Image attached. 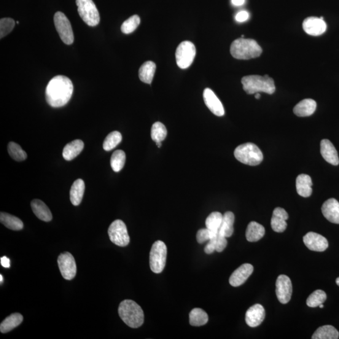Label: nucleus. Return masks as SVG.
<instances>
[{
    "label": "nucleus",
    "mask_w": 339,
    "mask_h": 339,
    "mask_svg": "<svg viewBox=\"0 0 339 339\" xmlns=\"http://www.w3.org/2000/svg\"><path fill=\"white\" fill-rule=\"evenodd\" d=\"M253 270V266L251 264H243L231 274L230 278V285L235 287L241 286L251 275Z\"/></svg>",
    "instance_id": "16"
},
{
    "label": "nucleus",
    "mask_w": 339,
    "mask_h": 339,
    "mask_svg": "<svg viewBox=\"0 0 339 339\" xmlns=\"http://www.w3.org/2000/svg\"><path fill=\"white\" fill-rule=\"evenodd\" d=\"M208 320V315L203 309L195 308L190 312L189 322L192 326H203L207 324Z\"/></svg>",
    "instance_id": "32"
},
{
    "label": "nucleus",
    "mask_w": 339,
    "mask_h": 339,
    "mask_svg": "<svg viewBox=\"0 0 339 339\" xmlns=\"http://www.w3.org/2000/svg\"><path fill=\"white\" fill-rule=\"evenodd\" d=\"M303 29L312 36H321L327 30V24L321 18L310 17L303 21Z\"/></svg>",
    "instance_id": "14"
},
{
    "label": "nucleus",
    "mask_w": 339,
    "mask_h": 339,
    "mask_svg": "<svg viewBox=\"0 0 339 339\" xmlns=\"http://www.w3.org/2000/svg\"><path fill=\"white\" fill-rule=\"evenodd\" d=\"M319 307H320V308H324V305H323V304H321V305H320L319 306Z\"/></svg>",
    "instance_id": "51"
},
{
    "label": "nucleus",
    "mask_w": 339,
    "mask_h": 339,
    "mask_svg": "<svg viewBox=\"0 0 339 339\" xmlns=\"http://www.w3.org/2000/svg\"><path fill=\"white\" fill-rule=\"evenodd\" d=\"M166 135H167V130L163 124L160 122L153 124L151 130V137L153 141L156 143L161 142L166 138Z\"/></svg>",
    "instance_id": "34"
},
{
    "label": "nucleus",
    "mask_w": 339,
    "mask_h": 339,
    "mask_svg": "<svg viewBox=\"0 0 339 339\" xmlns=\"http://www.w3.org/2000/svg\"><path fill=\"white\" fill-rule=\"evenodd\" d=\"M234 154L239 161L250 166L260 165L263 160L262 151L252 143L239 145L235 149Z\"/></svg>",
    "instance_id": "5"
},
{
    "label": "nucleus",
    "mask_w": 339,
    "mask_h": 339,
    "mask_svg": "<svg viewBox=\"0 0 339 339\" xmlns=\"http://www.w3.org/2000/svg\"><path fill=\"white\" fill-rule=\"evenodd\" d=\"M23 317L20 314L15 313L7 317L0 325V331L3 333H8L17 327L23 322Z\"/></svg>",
    "instance_id": "29"
},
{
    "label": "nucleus",
    "mask_w": 339,
    "mask_h": 339,
    "mask_svg": "<svg viewBox=\"0 0 339 339\" xmlns=\"http://www.w3.org/2000/svg\"><path fill=\"white\" fill-rule=\"evenodd\" d=\"M312 181L308 175L300 174L296 180V187L298 195L303 197H308L312 193Z\"/></svg>",
    "instance_id": "23"
},
{
    "label": "nucleus",
    "mask_w": 339,
    "mask_h": 339,
    "mask_svg": "<svg viewBox=\"0 0 339 339\" xmlns=\"http://www.w3.org/2000/svg\"><path fill=\"white\" fill-rule=\"evenodd\" d=\"M235 217L232 212L228 211L223 215L222 221L219 230L220 235L230 238L234 233Z\"/></svg>",
    "instance_id": "26"
},
{
    "label": "nucleus",
    "mask_w": 339,
    "mask_h": 339,
    "mask_svg": "<svg viewBox=\"0 0 339 339\" xmlns=\"http://www.w3.org/2000/svg\"><path fill=\"white\" fill-rule=\"evenodd\" d=\"M53 20L55 29L62 41L66 45L73 44L74 40L73 31L71 24L66 16L61 12H56Z\"/></svg>",
    "instance_id": "10"
},
{
    "label": "nucleus",
    "mask_w": 339,
    "mask_h": 339,
    "mask_svg": "<svg viewBox=\"0 0 339 339\" xmlns=\"http://www.w3.org/2000/svg\"><path fill=\"white\" fill-rule=\"evenodd\" d=\"M228 241L225 237L220 235L218 233L216 239V251L219 252L224 251L227 246Z\"/></svg>",
    "instance_id": "42"
},
{
    "label": "nucleus",
    "mask_w": 339,
    "mask_h": 339,
    "mask_svg": "<svg viewBox=\"0 0 339 339\" xmlns=\"http://www.w3.org/2000/svg\"><path fill=\"white\" fill-rule=\"evenodd\" d=\"M196 54L194 44L189 41L182 42L177 47L176 58L177 66L180 69H185L193 63Z\"/></svg>",
    "instance_id": "9"
},
{
    "label": "nucleus",
    "mask_w": 339,
    "mask_h": 339,
    "mask_svg": "<svg viewBox=\"0 0 339 339\" xmlns=\"http://www.w3.org/2000/svg\"><path fill=\"white\" fill-rule=\"evenodd\" d=\"M317 108V103L312 99H305L294 107L293 112L299 117H310Z\"/></svg>",
    "instance_id": "21"
},
{
    "label": "nucleus",
    "mask_w": 339,
    "mask_h": 339,
    "mask_svg": "<svg viewBox=\"0 0 339 339\" xmlns=\"http://www.w3.org/2000/svg\"><path fill=\"white\" fill-rule=\"evenodd\" d=\"M223 215L219 212H212L206 220V228L215 233H219L222 221Z\"/></svg>",
    "instance_id": "33"
},
{
    "label": "nucleus",
    "mask_w": 339,
    "mask_h": 339,
    "mask_svg": "<svg viewBox=\"0 0 339 339\" xmlns=\"http://www.w3.org/2000/svg\"><path fill=\"white\" fill-rule=\"evenodd\" d=\"M276 294L282 304L288 303L291 300L292 284L289 276L282 274L278 277L276 282Z\"/></svg>",
    "instance_id": "12"
},
{
    "label": "nucleus",
    "mask_w": 339,
    "mask_h": 339,
    "mask_svg": "<svg viewBox=\"0 0 339 339\" xmlns=\"http://www.w3.org/2000/svg\"><path fill=\"white\" fill-rule=\"evenodd\" d=\"M31 207L34 213L39 219L45 222H49L52 219V214L44 202L34 199L32 201Z\"/></svg>",
    "instance_id": "22"
},
{
    "label": "nucleus",
    "mask_w": 339,
    "mask_h": 339,
    "mask_svg": "<svg viewBox=\"0 0 339 339\" xmlns=\"http://www.w3.org/2000/svg\"><path fill=\"white\" fill-rule=\"evenodd\" d=\"M84 142L80 139L75 140L67 144L64 148L63 156L66 160L71 161L74 159L84 149Z\"/></svg>",
    "instance_id": "24"
},
{
    "label": "nucleus",
    "mask_w": 339,
    "mask_h": 339,
    "mask_svg": "<svg viewBox=\"0 0 339 339\" xmlns=\"http://www.w3.org/2000/svg\"><path fill=\"white\" fill-rule=\"evenodd\" d=\"M217 235L216 237H214V238L210 239L208 243H207L206 247H204V252H205L206 254H212L215 251H216V244Z\"/></svg>",
    "instance_id": "43"
},
{
    "label": "nucleus",
    "mask_w": 339,
    "mask_h": 339,
    "mask_svg": "<svg viewBox=\"0 0 339 339\" xmlns=\"http://www.w3.org/2000/svg\"><path fill=\"white\" fill-rule=\"evenodd\" d=\"M230 52L234 58L239 60H249L258 58L262 54L263 50L255 40L239 38L231 44Z\"/></svg>",
    "instance_id": "2"
},
{
    "label": "nucleus",
    "mask_w": 339,
    "mask_h": 339,
    "mask_svg": "<svg viewBox=\"0 0 339 339\" xmlns=\"http://www.w3.org/2000/svg\"><path fill=\"white\" fill-rule=\"evenodd\" d=\"M204 103L214 115L222 117L225 114L224 106L211 89L206 88L203 93Z\"/></svg>",
    "instance_id": "15"
},
{
    "label": "nucleus",
    "mask_w": 339,
    "mask_h": 339,
    "mask_svg": "<svg viewBox=\"0 0 339 339\" xmlns=\"http://www.w3.org/2000/svg\"><path fill=\"white\" fill-rule=\"evenodd\" d=\"M218 235V233L213 232L209 229H201L197 233V241L199 244H203L210 239L214 238Z\"/></svg>",
    "instance_id": "41"
},
{
    "label": "nucleus",
    "mask_w": 339,
    "mask_h": 339,
    "mask_svg": "<svg viewBox=\"0 0 339 339\" xmlns=\"http://www.w3.org/2000/svg\"><path fill=\"white\" fill-rule=\"evenodd\" d=\"M8 151H9L10 157L13 160L17 161H21L26 160L27 154L20 145L15 142H10L8 145Z\"/></svg>",
    "instance_id": "38"
},
{
    "label": "nucleus",
    "mask_w": 339,
    "mask_h": 339,
    "mask_svg": "<svg viewBox=\"0 0 339 339\" xmlns=\"http://www.w3.org/2000/svg\"><path fill=\"white\" fill-rule=\"evenodd\" d=\"M303 243L311 251L323 252L329 247V243L324 236L310 232L303 237Z\"/></svg>",
    "instance_id": "13"
},
{
    "label": "nucleus",
    "mask_w": 339,
    "mask_h": 339,
    "mask_svg": "<svg viewBox=\"0 0 339 339\" xmlns=\"http://www.w3.org/2000/svg\"><path fill=\"white\" fill-rule=\"evenodd\" d=\"M243 90L247 94H253L263 92L268 94H272L275 91L276 88L272 78L265 75H247L243 77L241 80Z\"/></svg>",
    "instance_id": "4"
},
{
    "label": "nucleus",
    "mask_w": 339,
    "mask_h": 339,
    "mask_svg": "<svg viewBox=\"0 0 339 339\" xmlns=\"http://www.w3.org/2000/svg\"><path fill=\"white\" fill-rule=\"evenodd\" d=\"M0 221L5 227L13 231H20L23 228V223L19 218L5 212L0 214Z\"/></svg>",
    "instance_id": "30"
},
{
    "label": "nucleus",
    "mask_w": 339,
    "mask_h": 339,
    "mask_svg": "<svg viewBox=\"0 0 339 339\" xmlns=\"http://www.w3.org/2000/svg\"><path fill=\"white\" fill-rule=\"evenodd\" d=\"M15 21L10 18H2L0 20V38L2 39L9 35L14 29Z\"/></svg>",
    "instance_id": "40"
},
{
    "label": "nucleus",
    "mask_w": 339,
    "mask_h": 339,
    "mask_svg": "<svg viewBox=\"0 0 339 339\" xmlns=\"http://www.w3.org/2000/svg\"><path fill=\"white\" fill-rule=\"evenodd\" d=\"M118 314L128 327L136 329L144 324V311L135 301L131 300L122 301L118 308Z\"/></svg>",
    "instance_id": "3"
},
{
    "label": "nucleus",
    "mask_w": 339,
    "mask_h": 339,
    "mask_svg": "<svg viewBox=\"0 0 339 339\" xmlns=\"http://www.w3.org/2000/svg\"><path fill=\"white\" fill-rule=\"evenodd\" d=\"M156 71V64L152 61L143 64L139 70V78L143 82L151 84Z\"/></svg>",
    "instance_id": "28"
},
{
    "label": "nucleus",
    "mask_w": 339,
    "mask_h": 339,
    "mask_svg": "<svg viewBox=\"0 0 339 339\" xmlns=\"http://www.w3.org/2000/svg\"><path fill=\"white\" fill-rule=\"evenodd\" d=\"M261 97V94L259 93H256L255 94V98L257 99H260Z\"/></svg>",
    "instance_id": "47"
},
{
    "label": "nucleus",
    "mask_w": 339,
    "mask_h": 339,
    "mask_svg": "<svg viewBox=\"0 0 339 339\" xmlns=\"http://www.w3.org/2000/svg\"><path fill=\"white\" fill-rule=\"evenodd\" d=\"M0 278H1V280H0V281H1V284H2L3 281H4V278H3L2 274L0 275Z\"/></svg>",
    "instance_id": "50"
},
{
    "label": "nucleus",
    "mask_w": 339,
    "mask_h": 339,
    "mask_svg": "<svg viewBox=\"0 0 339 339\" xmlns=\"http://www.w3.org/2000/svg\"><path fill=\"white\" fill-rule=\"evenodd\" d=\"M85 190L84 180L79 179L75 180L70 190V200L75 206L81 203Z\"/></svg>",
    "instance_id": "25"
},
{
    "label": "nucleus",
    "mask_w": 339,
    "mask_h": 339,
    "mask_svg": "<svg viewBox=\"0 0 339 339\" xmlns=\"http://www.w3.org/2000/svg\"><path fill=\"white\" fill-rule=\"evenodd\" d=\"M339 333L332 325H324L317 329L312 335V339H338Z\"/></svg>",
    "instance_id": "31"
},
{
    "label": "nucleus",
    "mask_w": 339,
    "mask_h": 339,
    "mask_svg": "<svg viewBox=\"0 0 339 339\" xmlns=\"http://www.w3.org/2000/svg\"><path fill=\"white\" fill-rule=\"evenodd\" d=\"M126 154L123 150H118L112 153L111 158V166L113 171L118 172L122 171L125 166Z\"/></svg>",
    "instance_id": "35"
},
{
    "label": "nucleus",
    "mask_w": 339,
    "mask_h": 339,
    "mask_svg": "<svg viewBox=\"0 0 339 339\" xmlns=\"http://www.w3.org/2000/svg\"><path fill=\"white\" fill-rule=\"evenodd\" d=\"M139 24H140V18L138 15H134L124 21L121 30L123 34H130L133 33L138 28Z\"/></svg>",
    "instance_id": "39"
},
{
    "label": "nucleus",
    "mask_w": 339,
    "mask_h": 339,
    "mask_svg": "<svg viewBox=\"0 0 339 339\" xmlns=\"http://www.w3.org/2000/svg\"><path fill=\"white\" fill-rule=\"evenodd\" d=\"M336 284L338 285L339 287V277L337 279H336Z\"/></svg>",
    "instance_id": "49"
},
{
    "label": "nucleus",
    "mask_w": 339,
    "mask_h": 339,
    "mask_svg": "<svg viewBox=\"0 0 339 339\" xmlns=\"http://www.w3.org/2000/svg\"><path fill=\"white\" fill-rule=\"evenodd\" d=\"M265 318V308L260 304H255L247 310L245 320L248 326L257 327L262 324Z\"/></svg>",
    "instance_id": "17"
},
{
    "label": "nucleus",
    "mask_w": 339,
    "mask_h": 339,
    "mask_svg": "<svg viewBox=\"0 0 339 339\" xmlns=\"http://www.w3.org/2000/svg\"><path fill=\"white\" fill-rule=\"evenodd\" d=\"M166 255L167 248L166 244L161 241L155 242L150 253V266L153 273L162 272L165 266Z\"/></svg>",
    "instance_id": "6"
},
{
    "label": "nucleus",
    "mask_w": 339,
    "mask_h": 339,
    "mask_svg": "<svg viewBox=\"0 0 339 339\" xmlns=\"http://www.w3.org/2000/svg\"><path fill=\"white\" fill-rule=\"evenodd\" d=\"M122 140V134L119 131H112L105 138L103 143V149L106 151H111L117 147Z\"/></svg>",
    "instance_id": "37"
},
{
    "label": "nucleus",
    "mask_w": 339,
    "mask_h": 339,
    "mask_svg": "<svg viewBox=\"0 0 339 339\" xmlns=\"http://www.w3.org/2000/svg\"><path fill=\"white\" fill-rule=\"evenodd\" d=\"M265 229L262 224L252 221L247 225L246 231L247 240L249 242H257L265 236Z\"/></svg>",
    "instance_id": "27"
},
{
    "label": "nucleus",
    "mask_w": 339,
    "mask_h": 339,
    "mask_svg": "<svg viewBox=\"0 0 339 339\" xmlns=\"http://www.w3.org/2000/svg\"><path fill=\"white\" fill-rule=\"evenodd\" d=\"M231 2L235 6L239 7L244 4L245 0H231Z\"/></svg>",
    "instance_id": "46"
},
{
    "label": "nucleus",
    "mask_w": 339,
    "mask_h": 339,
    "mask_svg": "<svg viewBox=\"0 0 339 339\" xmlns=\"http://www.w3.org/2000/svg\"><path fill=\"white\" fill-rule=\"evenodd\" d=\"M1 265L3 267L9 268L10 267V260L6 257L1 258Z\"/></svg>",
    "instance_id": "45"
},
{
    "label": "nucleus",
    "mask_w": 339,
    "mask_h": 339,
    "mask_svg": "<svg viewBox=\"0 0 339 339\" xmlns=\"http://www.w3.org/2000/svg\"><path fill=\"white\" fill-rule=\"evenodd\" d=\"M289 219V214L284 209L276 207L274 209L271 225L273 230L276 233H282L286 230L287 223L286 220Z\"/></svg>",
    "instance_id": "19"
},
{
    "label": "nucleus",
    "mask_w": 339,
    "mask_h": 339,
    "mask_svg": "<svg viewBox=\"0 0 339 339\" xmlns=\"http://www.w3.org/2000/svg\"><path fill=\"white\" fill-rule=\"evenodd\" d=\"M324 216L333 224H339V203L335 199H329L322 207Z\"/></svg>",
    "instance_id": "18"
},
{
    "label": "nucleus",
    "mask_w": 339,
    "mask_h": 339,
    "mask_svg": "<svg viewBox=\"0 0 339 339\" xmlns=\"http://www.w3.org/2000/svg\"><path fill=\"white\" fill-rule=\"evenodd\" d=\"M327 300V295L321 290H317L312 293L306 300V305L309 307L316 308L325 302Z\"/></svg>",
    "instance_id": "36"
},
{
    "label": "nucleus",
    "mask_w": 339,
    "mask_h": 339,
    "mask_svg": "<svg viewBox=\"0 0 339 339\" xmlns=\"http://www.w3.org/2000/svg\"><path fill=\"white\" fill-rule=\"evenodd\" d=\"M108 235L112 243L120 247H125L130 243L127 228L122 220H115L108 229Z\"/></svg>",
    "instance_id": "8"
},
{
    "label": "nucleus",
    "mask_w": 339,
    "mask_h": 339,
    "mask_svg": "<svg viewBox=\"0 0 339 339\" xmlns=\"http://www.w3.org/2000/svg\"><path fill=\"white\" fill-rule=\"evenodd\" d=\"M249 15L246 11H241L237 13L235 19L238 22L242 23L248 20Z\"/></svg>",
    "instance_id": "44"
},
{
    "label": "nucleus",
    "mask_w": 339,
    "mask_h": 339,
    "mask_svg": "<svg viewBox=\"0 0 339 339\" xmlns=\"http://www.w3.org/2000/svg\"><path fill=\"white\" fill-rule=\"evenodd\" d=\"M78 13L88 25L95 26L100 21V16L93 0H76Z\"/></svg>",
    "instance_id": "7"
},
{
    "label": "nucleus",
    "mask_w": 339,
    "mask_h": 339,
    "mask_svg": "<svg viewBox=\"0 0 339 339\" xmlns=\"http://www.w3.org/2000/svg\"><path fill=\"white\" fill-rule=\"evenodd\" d=\"M320 153L328 163L333 165H338L339 158L337 150L329 139H323L320 143Z\"/></svg>",
    "instance_id": "20"
},
{
    "label": "nucleus",
    "mask_w": 339,
    "mask_h": 339,
    "mask_svg": "<svg viewBox=\"0 0 339 339\" xmlns=\"http://www.w3.org/2000/svg\"><path fill=\"white\" fill-rule=\"evenodd\" d=\"M156 144H157V147L158 148H161V142H157V143H156Z\"/></svg>",
    "instance_id": "48"
},
{
    "label": "nucleus",
    "mask_w": 339,
    "mask_h": 339,
    "mask_svg": "<svg viewBox=\"0 0 339 339\" xmlns=\"http://www.w3.org/2000/svg\"><path fill=\"white\" fill-rule=\"evenodd\" d=\"M73 91L74 86L71 79L64 75H58L48 82L45 98L50 106L61 107L68 103Z\"/></svg>",
    "instance_id": "1"
},
{
    "label": "nucleus",
    "mask_w": 339,
    "mask_h": 339,
    "mask_svg": "<svg viewBox=\"0 0 339 339\" xmlns=\"http://www.w3.org/2000/svg\"><path fill=\"white\" fill-rule=\"evenodd\" d=\"M58 263L62 276L67 280H71L75 278L77 273L76 263L73 256L66 252L59 255Z\"/></svg>",
    "instance_id": "11"
}]
</instances>
